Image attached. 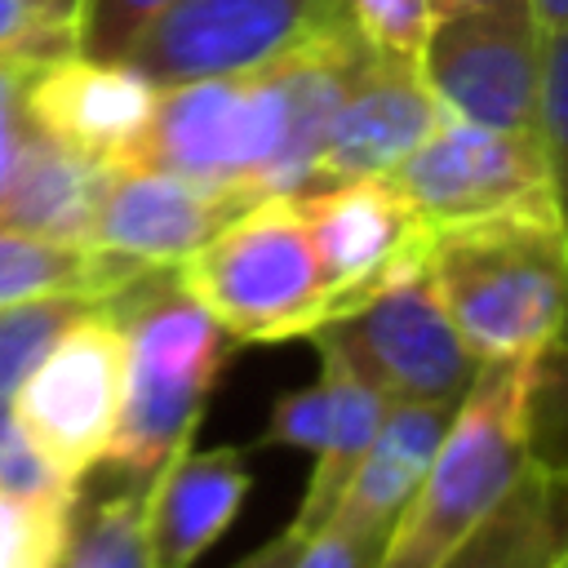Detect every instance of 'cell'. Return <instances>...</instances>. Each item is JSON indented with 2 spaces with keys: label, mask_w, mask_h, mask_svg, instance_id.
<instances>
[{
  "label": "cell",
  "mask_w": 568,
  "mask_h": 568,
  "mask_svg": "<svg viewBox=\"0 0 568 568\" xmlns=\"http://www.w3.org/2000/svg\"><path fill=\"white\" fill-rule=\"evenodd\" d=\"M559 359L564 351L479 368L448 417L422 488L390 528L377 568H435L444 550L501 501L541 453V417Z\"/></svg>",
  "instance_id": "1"
},
{
  "label": "cell",
  "mask_w": 568,
  "mask_h": 568,
  "mask_svg": "<svg viewBox=\"0 0 568 568\" xmlns=\"http://www.w3.org/2000/svg\"><path fill=\"white\" fill-rule=\"evenodd\" d=\"M422 271L479 364L564 351L568 231L559 217H501L435 231Z\"/></svg>",
  "instance_id": "2"
},
{
  "label": "cell",
  "mask_w": 568,
  "mask_h": 568,
  "mask_svg": "<svg viewBox=\"0 0 568 568\" xmlns=\"http://www.w3.org/2000/svg\"><path fill=\"white\" fill-rule=\"evenodd\" d=\"M106 306L124 328V408L106 462L129 484H151L191 444L235 342L178 284L173 266L142 275Z\"/></svg>",
  "instance_id": "3"
},
{
  "label": "cell",
  "mask_w": 568,
  "mask_h": 568,
  "mask_svg": "<svg viewBox=\"0 0 568 568\" xmlns=\"http://www.w3.org/2000/svg\"><path fill=\"white\" fill-rule=\"evenodd\" d=\"M235 346H280L337 320L297 195H262L173 266Z\"/></svg>",
  "instance_id": "4"
},
{
  "label": "cell",
  "mask_w": 568,
  "mask_h": 568,
  "mask_svg": "<svg viewBox=\"0 0 568 568\" xmlns=\"http://www.w3.org/2000/svg\"><path fill=\"white\" fill-rule=\"evenodd\" d=\"M390 182L430 235L501 217H559L537 133H506L457 115H444Z\"/></svg>",
  "instance_id": "5"
},
{
  "label": "cell",
  "mask_w": 568,
  "mask_h": 568,
  "mask_svg": "<svg viewBox=\"0 0 568 568\" xmlns=\"http://www.w3.org/2000/svg\"><path fill=\"white\" fill-rule=\"evenodd\" d=\"M124 408V328L102 302L84 311L13 395V417L40 457L80 484L115 439Z\"/></svg>",
  "instance_id": "6"
},
{
  "label": "cell",
  "mask_w": 568,
  "mask_h": 568,
  "mask_svg": "<svg viewBox=\"0 0 568 568\" xmlns=\"http://www.w3.org/2000/svg\"><path fill=\"white\" fill-rule=\"evenodd\" d=\"M417 62L444 115L506 133H537L546 27L532 18L528 0L435 13Z\"/></svg>",
  "instance_id": "7"
},
{
  "label": "cell",
  "mask_w": 568,
  "mask_h": 568,
  "mask_svg": "<svg viewBox=\"0 0 568 568\" xmlns=\"http://www.w3.org/2000/svg\"><path fill=\"white\" fill-rule=\"evenodd\" d=\"M337 22H346V0H169L124 62L164 89L262 67Z\"/></svg>",
  "instance_id": "8"
},
{
  "label": "cell",
  "mask_w": 568,
  "mask_h": 568,
  "mask_svg": "<svg viewBox=\"0 0 568 568\" xmlns=\"http://www.w3.org/2000/svg\"><path fill=\"white\" fill-rule=\"evenodd\" d=\"M324 333L337 337L359 359V368L386 390L390 404L417 399V404L457 408L484 368L462 346L422 266L386 280L355 311L324 324Z\"/></svg>",
  "instance_id": "9"
},
{
  "label": "cell",
  "mask_w": 568,
  "mask_h": 568,
  "mask_svg": "<svg viewBox=\"0 0 568 568\" xmlns=\"http://www.w3.org/2000/svg\"><path fill=\"white\" fill-rule=\"evenodd\" d=\"M306 235L324 266V280L337 302V320L355 311L399 271L422 266L430 231L395 191L390 178H351L324 182L297 195Z\"/></svg>",
  "instance_id": "10"
},
{
  "label": "cell",
  "mask_w": 568,
  "mask_h": 568,
  "mask_svg": "<svg viewBox=\"0 0 568 568\" xmlns=\"http://www.w3.org/2000/svg\"><path fill=\"white\" fill-rule=\"evenodd\" d=\"M439 120L444 106L430 93L417 58L364 53L328 120L315 160V186L351 178H390L430 138Z\"/></svg>",
  "instance_id": "11"
},
{
  "label": "cell",
  "mask_w": 568,
  "mask_h": 568,
  "mask_svg": "<svg viewBox=\"0 0 568 568\" xmlns=\"http://www.w3.org/2000/svg\"><path fill=\"white\" fill-rule=\"evenodd\" d=\"M155 102H160V84L146 80L138 67L98 62L80 53L44 62L27 89L31 124L106 169L133 164L151 129Z\"/></svg>",
  "instance_id": "12"
},
{
  "label": "cell",
  "mask_w": 568,
  "mask_h": 568,
  "mask_svg": "<svg viewBox=\"0 0 568 568\" xmlns=\"http://www.w3.org/2000/svg\"><path fill=\"white\" fill-rule=\"evenodd\" d=\"M244 204V195L222 186H200L160 169H111L89 244L120 253L138 266L164 271L191 257L217 226H226Z\"/></svg>",
  "instance_id": "13"
},
{
  "label": "cell",
  "mask_w": 568,
  "mask_h": 568,
  "mask_svg": "<svg viewBox=\"0 0 568 568\" xmlns=\"http://www.w3.org/2000/svg\"><path fill=\"white\" fill-rule=\"evenodd\" d=\"M253 488L244 448L173 453L146 484V541L155 568H195V559L235 524Z\"/></svg>",
  "instance_id": "14"
},
{
  "label": "cell",
  "mask_w": 568,
  "mask_h": 568,
  "mask_svg": "<svg viewBox=\"0 0 568 568\" xmlns=\"http://www.w3.org/2000/svg\"><path fill=\"white\" fill-rule=\"evenodd\" d=\"M568 555V462L537 453L435 568H555Z\"/></svg>",
  "instance_id": "15"
},
{
  "label": "cell",
  "mask_w": 568,
  "mask_h": 568,
  "mask_svg": "<svg viewBox=\"0 0 568 568\" xmlns=\"http://www.w3.org/2000/svg\"><path fill=\"white\" fill-rule=\"evenodd\" d=\"M315 342V355H320V382H324V395H328V435H324V448L315 453V470L306 479V493L297 501V515L288 528H297L302 537L315 532L333 506L342 501L355 466L364 462L390 399L386 390L359 368V359L337 342L328 337L324 328L311 333Z\"/></svg>",
  "instance_id": "16"
},
{
  "label": "cell",
  "mask_w": 568,
  "mask_h": 568,
  "mask_svg": "<svg viewBox=\"0 0 568 568\" xmlns=\"http://www.w3.org/2000/svg\"><path fill=\"white\" fill-rule=\"evenodd\" d=\"M448 417L453 404H417V399L390 404L333 515L355 528L390 537V528L399 524V515L408 510L413 493L426 479V466L448 430Z\"/></svg>",
  "instance_id": "17"
},
{
  "label": "cell",
  "mask_w": 568,
  "mask_h": 568,
  "mask_svg": "<svg viewBox=\"0 0 568 568\" xmlns=\"http://www.w3.org/2000/svg\"><path fill=\"white\" fill-rule=\"evenodd\" d=\"M106 178H111L106 164L62 146L58 138L31 124L18 169L9 178V191L0 200V222L44 240L89 244Z\"/></svg>",
  "instance_id": "18"
},
{
  "label": "cell",
  "mask_w": 568,
  "mask_h": 568,
  "mask_svg": "<svg viewBox=\"0 0 568 568\" xmlns=\"http://www.w3.org/2000/svg\"><path fill=\"white\" fill-rule=\"evenodd\" d=\"M142 275H151V266H138L98 244H62L0 222V306L44 293H84L93 302H111Z\"/></svg>",
  "instance_id": "19"
},
{
  "label": "cell",
  "mask_w": 568,
  "mask_h": 568,
  "mask_svg": "<svg viewBox=\"0 0 568 568\" xmlns=\"http://www.w3.org/2000/svg\"><path fill=\"white\" fill-rule=\"evenodd\" d=\"M62 568H155L146 541V484H124L84 510H71Z\"/></svg>",
  "instance_id": "20"
},
{
  "label": "cell",
  "mask_w": 568,
  "mask_h": 568,
  "mask_svg": "<svg viewBox=\"0 0 568 568\" xmlns=\"http://www.w3.org/2000/svg\"><path fill=\"white\" fill-rule=\"evenodd\" d=\"M93 306H102V302H93L84 293H44V297L0 306V404H13L27 373Z\"/></svg>",
  "instance_id": "21"
},
{
  "label": "cell",
  "mask_w": 568,
  "mask_h": 568,
  "mask_svg": "<svg viewBox=\"0 0 568 568\" xmlns=\"http://www.w3.org/2000/svg\"><path fill=\"white\" fill-rule=\"evenodd\" d=\"M75 501L0 493V568H62Z\"/></svg>",
  "instance_id": "22"
},
{
  "label": "cell",
  "mask_w": 568,
  "mask_h": 568,
  "mask_svg": "<svg viewBox=\"0 0 568 568\" xmlns=\"http://www.w3.org/2000/svg\"><path fill=\"white\" fill-rule=\"evenodd\" d=\"M84 0H0V58L53 62L75 53V22Z\"/></svg>",
  "instance_id": "23"
},
{
  "label": "cell",
  "mask_w": 568,
  "mask_h": 568,
  "mask_svg": "<svg viewBox=\"0 0 568 568\" xmlns=\"http://www.w3.org/2000/svg\"><path fill=\"white\" fill-rule=\"evenodd\" d=\"M537 142H541V155H546V169H550V191H555L559 222L568 231V22L546 31Z\"/></svg>",
  "instance_id": "24"
},
{
  "label": "cell",
  "mask_w": 568,
  "mask_h": 568,
  "mask_svg": "<svg viewBox=\"0 0 568 568\" xmlns=\"http://www.w3.org/2000/svg\"><path fill=\"white\" fill-rule=\"evenodd\" d=\"M346 18L368 53L422 58L435 22V0H346Z\"/></svg>",
  "instance_id": "25"
},
{
  "label": "cell",
  "mask_w": 568,
  "mask_h": 568,
  "mask_svg": "<svg viewBox=\"0 0 568 568\" xmlns=\"http://www.w3.org/2000/svg\"><path fill=\"white\" fill-rule=\"evenodd\" d=\"M0 493L9 497H40V501H75L80 484L53 470L27 430L13 417V404H0Z\"/></svg>",
  "instance_id": "26"
},
{
  "label": "cell",
  "mask_w": 568,
  "mask_h": 568,
  "mask_svg": "<svg viewBox=\"0 0 568 568\" xmlns=\"http://www.w3.org/2000/svg\"><path fill=\"white\" fill-rule=\"evenodd\" d=\"M169 0H84L75 22V53L98 62H124L133 40Z\"/></svg>",
  "instance_id": "27"
},
{
  "label": "cell",
  "mask_w": 568,
  "mask_h": 568,
  "mask_svg": "<svg viewBox=\"0 0 568 568\" xmlns=\"http://www.w3.org/2000/svg\"><path fill=\"white\" fill-rule=\"evenodd\" d=\"M324 435H328V395H324V382H311V386H297V390H288L271 404L257 444L320 453Z\"/></svg>",
  "instance_id": "28"
},
{
  "label": "cell",
  "mask_w": 568,
  "mask_h": 568,
  "mask_svg": "<svg viewBox=\"0 0 568 568\" xmlns=\"http://www.w3.org/2000/svg\"><path fill=\"white\" fill-rule=\"evenodd\" d=\"M382 550H386V532H368L328 515L315 532L302 537L293 568H377Z\"/></svg>",
  "instance_id": "29"
},
{
  "label": "cell",
  "mask_w": 568,
  "mask_h": 568,
  "mask_svg": "<svg viewBox=\"0 0 568 568\" xmlns=\"http://www.w3.org/2000/svg\"><path fill=\"white\" fill-rule=\"evenodd\" d=\"M36 71H40V62L0 58V200L9 191V178H13L18 155L27 146V133H31L27 89H31V75Z\"/></svg>",
  "instance_id": "30"
},
{
  "label": "cell",
  "mask_w": 568,
  "mask_h": 568,
  "mask_svg": "<svg viewBox=\"0 0 568 568\" xmlns=\"http://www.w3.org/2000/svg\"><path fill=\"white\" fill-rule=\"evenodd\" d=\"M297 550H302V532H297V528H284V532H275L266 546H257L253 555H244V559L231 564V568H293Z\"/></svg>",
  "instance_id": "31"
},
{
  "label": "cell",
  "mask_w": 568,
  "mask_h": 568,
  "mask_svg": "<svg viewBox=\"0 0 568 568\" xmlns=\"http://www.w3.org/2000/svg\"><path fill=\"white\" fill-rule=\"evenodd\" d=\"M528 9H532V18H537L546 31H555V27L568 22V0H528Z\"/></svg>",
  "instance_id": "32"
},
{
  "label": "cell",
  "mask_w": 568,
  "mask_h": 568,
  "mask_svg": "<svg viewBox=\"0 0 568 568\" xmlns=\"http://www.w3.org/2000/svg\"><path fill=\"white\" fill-rule=\"evenodd\" d=\"M555 568H568V555H564V559H559V564H555Z\"/></svg>",
  "instance_id": "33"
}]
</instances>
